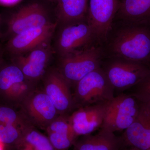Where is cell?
Here are the masks:
<instances>
[{
    "mask_svg": "<svg viewBox=\"0 0 150 150\" xmlns=\"http://www.w3.org/2000/svg\"><path fill=\"white\" fill-rule=\"evenodd\" d=\"M96 40L87 21L60 26L55 39L54 49L62 57L89 47Z\"/></svg>",
    "mask_w": 150,
    "mask_h": 150,
    "instance_id": "7",
    "label": "cell"
},
{
    "mask_svg": "<svg viewBox=\"0 0 150 150\" xmlns=\"http://www.w3.org/2000/svg\"><path fill=\"white\" fill-rule=\"evenodd\" d=\"M141 101L134 94H121L108 102L100 129L115 133L125 131L137 117Z\"/></svg>",
    "mask_w": 150,
    "mask_h": 150,
    "instance_id": "5",
    "label": "cell"
},
{
    "mask_svg": "<svg viewBox=\"0 0 150 150\" xmlns=\"http://www.w3.org/2000/svg\"><path fill=\"white\" fill-rule=\"evenodd\" d=\"M48 134L51 144L57 150L68 149L77 137L74 132H50Z\"/></svg>",
    "mask_w": 150,
    "mask_h": 150,
    "instance_id": "22",
    "label": "cell"
},
{
    "mask_svg": "<svg viewBox=\"0 0 150 150\" xmlns=\"http://www.w3.org/2000/svg\"><path fill=\"white\" fill-rule=\"evenodd\" d=\"M23 0H0V6L11 8L17 5Z\"/></svg>",
    "mask_w": 150,
    "mask_h": 150,
    "instance_id": "24",
    "label": "cell"
},
{
    "mask_svg": "<svg viewBox=\"0 0 150 150\" xmlns=\"http://www.w3.org/2000/svg\"><path fill=\"white\" fill-rule=\"evenodd\" d=\"M121 138L114 133L100 129L97 134L86 135L78 142L76 150H120L122 144Z\"/></svg>",
    "mask_w": 150,
    "mask_h": 150,
    "instance_id": "18",
    "label": "cell"
},
{
    "mask_svg": "<svg viewBox=\"0 0 150 150\" xmlns=\"http://www.w3.org/2000/svg\"><path fill=\"white\" fill-rule=\"evenodd\" d=\"M21 104L28 120L40 127L46 128L59 116L54 104L43 91H33Z\"/></svg>",
    "mask_w": 150,
    "mask_h": 150,
    "instance_id": "12",
    "label": "cell"
},
{
    "mask_svg": "<svg viewBox=\"0 0 150 150\" xmlns=\"http://www.w3.org/2000/svg\"><path fill=\"white\" fill-rule=\"evenodd\" d=\"M0 37H1V35H0Z\"/></svg>",
    "mask_w": 150,
    "mask_h": 150,
    "instance_id": "31",
    "label": "cell"
},
{
    "mask_svg": "<svg viewBox=\"0 0 150 150\" xmlns=\"http://www.w3.org/2000/svg\"><path fill=\"white\" fill-rule=\"evenodd\" d=\"M58 26L56 22L42 27L33 28L8 39L6 49L11 56L24 54L50 44Z\"/></svg>",
    "mask_w": 150,
    "mask_h": 150,
    "instance_id": "10",
    "label": "cell"
},
{
    "mask_svg": "<svg viewBox=\"0 0 150 150\" xmlns=\"http://www.w3.org/2000/svg\"><path fill=\"white\" fill-rule=\"evenodd\" d=\"M48 1L50 2V3H51V4H53L54 5V6H55L58 0H48Z\"/></svg>",
    "mask_w": 150,
    "mask_h": 150,
    "instance_id": "27",
    "label": "cell"
},
{
    "mask_svg": "<svg viewBox=\"0 0 150 150\" xmlns=\"http://www.w3.org/2000/svg\"><path fill=\"white\" fill-rule=\"evenodd\" d=\"M3 52L0 47V69L3 65Z\"/></svg>",
    "mask_w": 150,
    "mask_h": 150,
    "instance_id": "25",
    "label": "cell"
},
{
    "mask_svg": "<svg viewBox=\"0 0 150 150\" xmlns=\"http://www.w3.org/2000/svg\"><path fill=\"white\" fill-rule=\"evenodd\" d=\"M103 69L114 89L119 91L137 86L150 74L148 65L116 58Z\"/></svg>",
    "mask_w": 150,
    "mask_h": 150,
    "instance_id": "6",
    "label": "cell"
},
{
    "mask_svg": "<svg viewBox=\"0 0 150 150\" xmlns=\"http://www.w3.org/2000/svg\"><path fill=\"white\" fill-rule=\"evenodd\" d=\"M50 44L43 45L24 54L11 56V62L21 70L25 77L33 83L45 74L53 52Z\"/></svg>",
    "mask_w": 150,
    "mask_h": 150,
    "instance_id": "11",
    "label": "cell"
},
{
    "mask_svg": "<svg viewBox=\"0 0 150 150\" xmlns=\"http://www.w3.org/2000/svg\"><path fill=\"white\" fill-rule=\"evenodd\" d=\"M32 83L12 62L0 69V96L9 104L21 103L33 91Z\"/></svg>",
    "mask_w": 150,
    "mask_h": 150,
    "instance_id": "8",
    "label": "cell"
},
{
    "mask_svg": "<svg viewBox=\"0 0 150 150\" xmlns=\"http://www.w3.org/2000/svg\"><path fill=\"white\" fill-rule=\"evenodd\" d=\"M21 150H56L48 138L30 127L25 131L21 141L17 146Z\"/></svg>",
    "mask_w": 150,
    "mask_h": 150,
    "instance_id": "19",
    "label": "cell"
},
{
    "mask_svg": "<svg viewBox=\"0 0 150 150\" xmlns=\"http://www.w3.org/2000/svg\"><path fill=\"white\" fill-rule=\"evenodd\" d=\"M54 8L48 0H23L0 15V22L5 25L1 36L8 39L28 29L56 22Z\"/></svg>",
    "mask_w": 150,
    "mask_h": 150,
    "instance_id": "1",
    "label": "cell"
},
{
    "mask_svg": "<svg viewBox=\"0 0 150 150\" xmlns=\"http://www.w3.org/2000/svg\"><path fill=\"white\" fill-rule=\"evenodd\" d=\"M136 87L134 95L142 101L150 100V74L144 81Z\"/></svg>",
    "mask_w": 150,
    "mask_h": 150,
    "instance_id": "23",
    "label": "cell"
},
{
    "mask_svg": "<svg viewBox=\"0 0 150 150\" xmlns=\"http://www.w3.org/2000/svg\"><path fill=\"white\" fill-rule=\"evenodd\" d=\"M120 1H121V0H120Z\"/></svg>",
    "mask_w": 150,
    "mask_h": 150,
    "instance_id": "32",
    "label": "cell"
},
{
    "mask_svg": "<svg viewBox=\"0 0 150 150\" xmlns=\"http://www.w3.org/2000/svg\"><path fill=\"white\" fill-rule=\"evenodd\" d=\"M131 148L148 150L150 148V102L141 101L139 112L121 138Z\"/></svg>",
    "mask_w": 150,
    "mask_h": 150,
    "instance_id": "14",
    "label": "cell"
},
{
    "mask_svg": "<svg viewBox=\"0 0 150 150\" xmlns=\"http://www.w3.org/2000/svg\"><path fill=\"white\" fill-rule=\"evenodd\" d=\"M108 102L81 107L69 117L77 137L89 135L102 126Z\"/></svg>",
    "mask_w": 150,
    "mask_h": 150,
    "instance_id": "15",
    "label": "cell"
},
{
    "mask_svg": "<svg viewBox=\"0 0 150 150\" xmlns=\"http://www.w3.org/2000/svg\"><path fill=\"white\" fill-rule=\"evenodd\" d=\"M123 150H138V149H136V148H131L130 149H125Z\"/></svg>",
    "mask_w": 150,
    "mask_h": 150,
    "instance_id": "28",
    "label": "cell"
},
{
    "mask_svg": "<svg viewBox=\"0 0 150 150\" xmlns=\"http://www.w3.org/2000/svg\"><path fill=\"white\" fill-rule=\"evenodd\" d=\"M148 150H150V148H149V149Z\"/></svg>",
    "mask_w": 150,
    "mask_h": 150,
    "instance_id": "29",
    "label": "cell"
},
{
    "mask_svg": "<svg viewBox=\"0 0 150 150\" xmlns=\"http://www.w3.org/2000/svg\"><path fill=\"white\" fill-rule=\"evenodd\" d=\"M102 51L92 46L60 57L59 72L70 86L78 82L94 70L100 68Z\"/></svg>",
    "mask_w": 150,
    "mask_h": 150,
    "instance_id": "4",
    "label": "cell"
},
{
    "mask_svg": "<svg viewBox=\"0 0 150 150\" xmlns=\"http://www.w3.org/2000/svg\"><path fill=\"white\" fill-rule=\"evenodd\" d=\"M120 3V0H89L87 21L96 40L107 39Z\"/></svg>",
    "mask_w": 150,
    "mask_h": 150,
    "instance_id": "9",
    "label": "cell"
},
{
    "mask_svg": "<svg viewBox=\"0 0 150 150\" xmlns=\"http://www.w3.org/2000/svg\"><path fill=\"white\" fill-rule=\"evenodd\" d=\"M75 87V104L80 107L108 102L115 97V90L101 67L82 79Z\"/></svg>",
    "mask_w": 150,
    "mask_h": 150,
    "instance_id": "3",
    "label": "cell"
},
{
    "mask_svg": "<svg viewBox=\"0 0 150 150\" xmlns=\"http://www.w3.org/2000/svg\"><path fill=\"white\" fill-rule=\"evenodd\" d=\"M0 123L14 125L24 129L31 127L32 123L24 113L10 105L2 104H0Z\"/></svg>",
    "mask_w": 150,
    "mask_h": 150,
    "instance_id": "20",
    "label": "cell"
},
{
    "mask_svg": "<svg viewBox=\"0 0 150 150\" xmlns=\"http://www.w3.org/2000/svg\"><path fill=\"white\" fill-rule=\"evenodd\" d=\"M89 0H58L54 12L58 26L87 21Z\"/></svg>",
    "mask_w": 150,
    "mask_h": 150,
    "instance_id": "16",
    "label": "cell"
},
{
    "mask_svg": "<svg viewBox=\"0 0 150 150\" xmlns=\"http://www.w3.org/2000/svg\"><path fill=\"white\" fill-rule=\"evenodd\" d=\"M150 101V100H149V101Z\"/></svg>",
    "mask_w": 150,
    "mask_h": 150,
    "instance_id": "30",
    "label": "cell"
},
{
    "mask_svg": "<svg viewBox=\"0 0 150 150\" xmlns=\"http://www.w3.org/2000/svg\"><path fill=\"white\" fill-rule=\"evenodd\" d=\"M116 16L128 24L150 26V0H121Z\"/></svg>",
    "mask_w": 150,
    "mask_h": 150,
    "instance_id": "17",
    "label": "cell"
},
{
    "mask_svg": "<svg viewBox=\"0 0 150 150\" xmlns=\"http://www.w3.org/2000/svg\"><path fill=\"white\" fill-rule=\"evenodd\" d=\"M27 129H21L11 124L0 123V141L5 146L15 145L17 146Z\"/></svg>",
    "mask_w": 150,
    "mask_h": 150,
    "instance_id": "21",
    "label": "cell"
},
{
    "mask_svg": "<svg viewBox=\"0 0 150 150\" xmlns=\"http://www.w3.org/2000/svg\"><path fill=\"white\" fill-rule=\"evenodd\" d=\"M5 145L0 141V150H5Z\"/></svg>",
    "mask_w": 150,
    "mask_h": 150,
    "instance_id": "26",
    "label": "cell"
},
{
    "mask_svg": "<svg viewBox=\"0 0 150 150\" xmlns=\"http://www.w3.org/2000/svg\"><path fill=\"white\" fill-rule=\"evenodd\" d=\"M110 50L116 59L150 67V26L128 24L115 35Z\"/></svg>",
    "mask_w": 150,
    "mask_h": 150,
    "instance_id": "2",
    "label": "cell"
},
{
    "mask_svg": "<svg viewBox=\"0 0 150 150\" xmlns=\"http://www.w3.org/2000/svg\"><path fill=\"white\" fill-rule=\"evenodd\" d=\"M70 86L58 69L49 71L45 76L43 91L51 99L59 115H65L76 105Z\"/></svg>",
    "mask_w": 150,
    "mask_h": 150,
    "instance_id": "13",
    "label": "cell"
}]
</instances>
